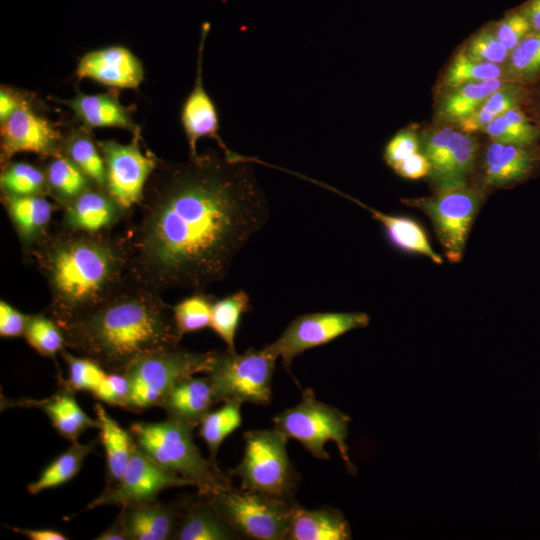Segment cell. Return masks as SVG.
Masks as SVG:
<instances>
[{"label":"cell","instance_id":"cell-1","mask_svg":"<svg viewBox=\"0 0 540 540\" xmlns=\"http://www.w3.org/2000/svg\"><path fill=\"white\" fill-rule=\"evenodd\" d=\"M139 216L121 236L128 279L154 292H195L223 280L269 207L254 162L208 150L183 162H158Z\"/></svg>","mask_w":540,"mask_h":540},{"label":"cell","instance_id":"cell-2","mask_svg":"<svg viewBox=\"0 0 540 540\" xmlns=\"http://www.w3.org/2000/svg\"><path fill=\"white\" fill-rule=\"evenodd\" d=\"M66 349L123 374L139 358L178 347L172 306L161 294L128 281L113 296L60 325Z\"/></svg>","mask_w":540,"mask_h":540},{"label":"cell","instance_id":"cell-3","mask_svg":"<svg viewBox=\"0 0 540 540\" xmlns=\"http://www.w3.org/2000/svg\"><path fill=\"white\" fill-rule=\"evenodd\" d=\"M26 260L45 278L50 301L43 312L59 326L101 304L129 281L122 238L110 231L59 227Z\"/></svg>","mask_w":540,"mask_h":540},{"label":"cell","instance_id":"cell-4","mask_svg":"<svg viewBox=\"0 0 540 540\" xmlns=\"http://www.w3.org/2000/svg\"><path fill=\"white\" fill-rule=\"evenodd\" d=\"M194 427L170 419L135 422L129 427L136 446L163 469L193 483L201 496L231 488L230 480L193 441Z\"/></svg>","mask_w":540,"mask_h":540},{"label":"cell","instance_id":"cell-5","mask_svg":"<svg viewBox=\"0 0 540 540\" xmlns=\"http://www.w3.org/2000/svg\"><path fill=\"white\" fill-rule=\"evenodd\" d=\"M215 351L191 352L178 347L143 356L123 373L128 383L126 410L140 413L161 407L164 399L182 378L207 373Z\"/></svg>","mask_w":540,"mask_h":540},{"label":"cell","instance_id":"cell-6","mask_svg":"<svg viewBox=\"0 0 540 540\" xmlns=\"http://www.w3.org/2000/svg\"><path fill=\"white\" fill-rule=\"evenodd\" d=\"M272 420L276 430L288 439L297 440L314 458L329 459L325 444L334 441L348 471L355 473L346 444L350 417L338 408L317 400L312 389L304 390L296 406L277 414Z\"/></svg>","mask_w":540,"mask_h":540},{"label":"cell","instance_id":"cell-7","mask_svg":"<svg viewBox=\"0 0 540 540\" xmlns=\"http://www.w3.org/2000/svg\"><path fill=\"white\" fill-rule=\"evenodd\" d=\"M206 497L237 535L256 540H286L299 506L293 499L271 497L244 488L231 487Z\"/></svg>","mask_w":540,"mask_h":540},{"label":"cell","instance_id":"cell-8","mask_svg":"<svg viewBox=\"0 0 540 540\" xmlns=\"http://www.w3.org/2000/svg\"><path fill=\"white\" fill-rule=\"evenodd\" d=\"M244 440L243 458L230 471L240 478L241 488L292 499L298 475L287 454L288 438L274 428L247 431Z\"/></svg>","mask_w":540,"mask_h":540},{"label":"cell","instance_id":"cell-9","mask_svg":"<svg viewBox=\"0 0 540 540\" xmlns=\"http://www.w3.org/2000/svg\"><path fill=\"white\" fill-rule=\"evenodd\" d=\"M276 358L264 349L249 348L242 354L226 349L215 351L206 375L218 402L230 399L268 405L272 399V378Z\"/></svg>","mask_w":540,"mask_h":540},{"label":"cell","instance_id":"cell-10","mask_svg":"<svg viewBox=\"0 0 540 540\" xmlns=\"http://www.w3.org/2000/svg\"><path fill=\"white\" fill-rule=\"evenodd\" d=\"M480 191L466 185L440 190L432 197L403 199L424 212L431 220L447 259H462L468 233L482 204Z\"/></svg>","mask_w":540,"mask_h":540},{"label":"cell","instance_id":"cell-11","mask_svg":"<svg viewBox=\"0 0 540 540\" xmlns=\"http://www.w3.org/2000/svg\"><path fill=\"white\" fill-rule=\"evenodd\" d=\"M363 312H317L296 317L282 334L263 349L282 360L289 371L293 359L304 351L329 343L339 336L369 324Z\"/></svg>","mask_w":540,"mask_h":540},{"label":"cell","instance_id":"cell-12","mask_svg":"<svg viewBox=\"0 0 540 540\" xmlns=\"http://www.w3.org/2000/svg\"><path fill=\"white\" fill-rule=\"evenodd\" d=\"M139 132L133 133L128 144L97 142L106 167V191L127 212L138 205L159 162L155 156L142 152Z\"/></svg>","mask_w":540,"mask_h":540},{"label":"cell","instance_id":"cell-13","mask_svg":"<svg viewBox=\"0 0 540 540\" xmlns=\"http://www.w3.org/2000/svg\"><path fill=\"white\" fill-rule=\"evenodd\" d=\"M184 486L194 485L160 467L136 446L121 479L107 486L88 504L87 509L103 505L128 506L153 502L163 490Z\"/></svg>","mask_w":540,"mask_h":540},{"label":"cell","instance_id":"cell-14","mask_svg":"<svg viewBox=\"0 0 540 540\" xmlns=\"http://www.w3.org/2000/svg\"><path fill=\"white\" fill-rule=\"evenodd\" d=\"M60 131L46 118L38 115L23 100L20 106L5 121L1 122V162H10L17 153H34L49 158L61 153Z\"/></svg>","mask_w":540,"mask_h":540},{"label":"cell","instance_id":"cell-15","mask_svg":"<svg viewBox=\"0 0 540 540\" xmlns=\"http://www.w3.org/2000/svg\"><path fill=\"white\" fill-rule=\"evenodd\" d=\"M430 162L431 174L439 190L465 185L476 155V142L467 133L445 127L425 141L424 153Z\"/></svg>","mask_w":540,"mask_h":540},{"label":"cell","instance_id":"cell-16","mask_svg":"<svg viewBox=\"0 0 540 540\" xmlns=\"http://www.w3.org/2000/svg\"><path fill=\"white\" fill-rule=\"evenodd\" d=\"M210 23L205 21L201 26L198 64L194 86L185 99L181 109V123L185 132L190 156H196L197 142L203 137L215 139L221 150L230 151L218 135L219 118L215 104L207 93L202 81V58L205 40L210 30Z\"/></svg>","mask_w":540,"mask_h":540},{"label":"cell","instance_id":"cell-17","mask_svg":"<svg viewBox=\"0 0 540 540\" xmlns=\"http://www.w3.org/2000/svg\"><path fill=\"white\" fill-rule=\"evenodd\" d=\"M79 78H90L114 88H137L144 70L139 59L127 48L110 46L85 54L77 65Z\"/></svg>","mask_w":540,"mask_h":540},{"label":"cell","instance_id":"cell-18","mask_svg":"<svg viewBox=\"0 0 540 540\" xmlns=\"http://www.w3.org/2000/svg\"><path fill=\"white\" fill-rule=\"evenodd\" d=\"M130 213L122 209L106 189L92 184L63 207L60 227L86 233L111 231Z\"/></svg>","mask_w":540,"mask_h":540},{"label":"cell","instance_id":"cell-19","mask_svg":"<svg viewBox=\"0 0 540 540\" xmlns=\"http://www.w3.org/2000/svg\"><path fill=\"white\" fill-rule=\"evenodd\" d=\"M2 203L17 234L25 259L51 232L54 211L59 207L45 195H2Z\"/></svg>","mask_w":540,"mask_h":540},{"label":"cell","instance_id":"cell-20","mask_svg":"<svg viewBox=\"0 0 540 540\" xmlns=\"http://www.w3.org/2000/svg\"><path fill=\"white\" fill-rule=\"evenodd\" d=\"M218 403L209 377L188 376L179 380L164 399L162 408L167 418L198 426Z\"/></svg>","mask_w":540,"mask_h":540},{"label":"cell","instance_id":"cell-21","mask_svg":"<svg viewBox=\"0 0 540 540\" xmlns=\"http://www.w3.org/2000/svg\"><path fill=\"white\" fill-rule=\"evenodd\" d=\"M5 406L32 407L42 410L51 421L54 429L65 439L74 442L90 428H98L97 419L91 418L79 406L75 393L64 388L49 398L35 399H2Z\"/></svg>","mask_w":540,"mask_h":540},{"label":"cell","instance_id":"cell-22","mask_svg":"<svg viewBox=\"0 0 540 540\" xmlns=\"http://www.w3.org/2000/svg\"><path fill=\"white\" fill-rule=\"evenodd\" d=\"M540 163V152L531 146H518L493 141L484 157L485 182L490 186H506L529 177Z\"/></svg>","mask_w":540,"mask_h":540},{"label":"cell","instance_id":"cell-23","mask_svg":"<svg viewBox=\"0 0 540 540\" xmlns=\"http://www.w3.org/2000/svg\"><path fill=\"white\" fill-rule=\"evenodd\" d=\"M182 505L148 502L121 506L127 540L173 539Z\"/></svg>","mask_w":540,"mask_h":540},{"label":"cell","instance_id":"cell-24","mask_svg":"<svg viewBox=\"0 0 540 540\" xmlns=\"http://www.w3.org/2000/svg\"><path fill=\"white\" fill-rule=\"evenodd\" d=\"M350 526L337 509L323 506L307 510L296 508L286 540H349Z\"/></svg>","mask_w":540,"mask_h":540},{"label":"cell","instance_id":"cell-25","mask_svg":"<svg viewBox=\"0 0 540 540\" xmlns=\"http://www.w3.org/2000/svg\"><path fill=\"white\" fill-rule=\"evenodd\" d=\"M327 188L337 192L341 196L349 198L368 210L372 217L382 224L388 240L396 248L404 252L426 256L434 263L442 264V257L432 248L424 228L416 220L407 216L383 213L338 192L328 185Z\"/></svg>","mask_w":540,"mask_h":540},{"label":"cell","instance_id":"cell-26","mask_svg":"<svg viewBox=\"0 0 540 540\" xmlns=\"http://www.w3.org/2000/svg\"><path fill=\"white\" fill-rule=\"evenodd\" d=\"M65 103L86 128L114 127L133 133L139 131L128 110L113 94L87 95L77 93L74 98Z\"/></svg>","mask_w":540,"mask_h":540},{"label":"cell","instance_id":"cell-27","mask_svg":"<svg viewBox=\"0 0 540 540\" xmlns=\"http://www.w3.org/2000/svg\"><path fill=\"white\" fill-rule=\"evenodd\" d=\"M182 505L173 539L177 540H230L236 532L219 516L206 496Z\"/></svg>","mask_w":540,"mask_h":540},{"label":"cell","instance_id":"cell-28","mask_svg":"<svg viewBox=\"0 0 540 540\" xmlns=\"http://www.w3.org/2000/svg\"><path fill=\"white\" fill-rule=\"evenodd\" d=\"M94 412L99 440L105 451L107 486H112L121 479L136 443L129 429L121 427L100 403L94 405Z\"/></svg>","mask_w":540,"mask_h":540},{"label":"cell","instance_id":"cell-29","mask_svg":"<svg viewBox=\"0 0 540 540\" xmlns=\"http://www.w3.org/2000/svg\"><path fill=\"white\" fill-rule=\"evenodd\" d=\"M44 167L49 196L63 208L93 183L62 153L47 158Z\"/></svg>","mask_w":540,"mask_h":540},{"label":"cell","instance_id":"cell-30","mask_svg":"<svg viewBox=\"0 0 540 540\" xmlns=\"http://www.w3.org/2000/svg\"><path fill=\"white\" fill-rule=\"evenodd\" d=\"M506 86L500 78L472 82L453 88L440 104V117L459 122L475 112L494 92Z\"/></svg>","mask_w":540,"mask_h":540},{"label":"cell","instance_id":"cell-31","mask_svg":"<svg viewBox=\"0 0 540 540\" xmlns=\"http://www.w3.org/2000/svg\"><path fill=\"white\" fill-rule=\"evenodd\" d=\"M61 153L96 186L106 189V167L97 143L87 130L72 131L64 138Z\"/></svg>","mask_w":540,"mask_h":540},{"label":"cell","instance_id":"cell-32","mask_svg":"<svg viewBox=\"0 0 540 540\" xmlns=\"http://www.w3.org/2000/svg\"><path fill=\"white\" fill-rule=\"evenodd\" d=\"M97 443V440L87 444H81L78 441L71 442L70 447L55 458L36 481L27 486V491L36 495L71 480L79 473L85 458L94 452Z\"/></svg>","mask_w":540,"mask_h":540},{"label":"cell","instance_id":"cell-33","mask_svg":"<svg viewBox=\"0 0 540 540\" xmlns=\"http://www.w3.org/2000/svg\"><path fill=\"white\" fill-rule=\"evenodd\" d=\"M483 131L493 141L518 146H532L540 137V129L518 106L496 117Z\"/></svg>","mask_w":540,"mask_h":540},{"label":"cell","instance_id":"cell-34","mask_svg":"<svg viewBox=\"0 0 540 540\" xmlns=\"http://www.w3.org/2000/svg\"><path fill=\"white\" fill-rule=\"evenodd\" d=\"M241 405L242 402L238 400H226L219 409L210 411L199 424V435L206 442L210 460L215 465L220 445L241 425Z\"/></svg>","mask_w":540,"mask_h":540},{"label":"cell","instance_id":"cell-35","mask_svg":"<svg viewBox=\"0 0 540 540\" xmlns=\"http://www.w3.org/2000/svg\"><path fill=\"white\" fill-rule=\"evenodd\" d=\"M2 195L49 196L44 168L27 162H8L0 175Z\"/></svg>","mask_w":540,"mask_h":540},{"label":"cell","instance_id":"cell-36","mask_svg":"<svg viewBox=\"0 0 540 540\" xmlns=\"http://www.w3.org/2000/svg\"><path fill=\"white\" fill-rule=\"evenodd\" d=\"M249 309V297L241 290L213 302L210 327L224 341L227 349L235 350V335L241 316Z\"/></svg>","mask_w":540,"mask_h":540},{"label":"cell","instance_id":"cell-37","mask_svg":"<svg viewBox=\"0 0 540 540\" xmlns=\"http://www.w3.org/2000/svg\"><path fill=\"white\" fill-rule=\"evenodd\" d=\"M523 90L519 86L506 85L490 95L471 115L458 122L462 132L470 134L482 130L496 117L518 106Z\"/></svg>","mask_w":540,"mask_h":540},{"label":"cell","instance_id":"cell-38","mask_svg":"<svg viewBox=\"0 0 540 540\" xmlns=\"http://www.w3.org/2000/svg\"><path fill=\"white\" fill-rule=\"evenodd\" d=\"M69 367V376L64 379L58 375V385L73 393L89 392L92 396L106 380L107 372L99 364L86 357L73 355L64 349L60 353Z\"/></svg>","mask_w":540,"mask_h":540},{"label":"cell","instance_id":"cell-39","mask_svg":"<svg viewBox=\"0 0 540 540\" xmlns=\"http://www.w3.org/2000/svg\"><path fill=\"white\" fill-rule=\"evenodd\" d=\"M24 338L41 356L55 363L57 354L66 349L61 327L44 312L30 315Z\"/></svg>","mask_w":540,"mask_h":540},{"label":"cell","instance_id":"cell-40","mask_svg":"<svg viewBox=\"0 0 540 540\" xmlns=\"http://www.w3.org/2000/svg\"><path fill=\"white\" fill-rule=\"evenodd\" d=\"M501 75L500 64L474 59L462 51L449 65L444 81L448 87L456 88L467 83L498 79Z\"/></svg>","mask_w":540,"mask_h":540},{"label":"cell","instance_id":"cell-41","mask_svg":"<svg viewBox=\"0 0 540 540\" xmlns=\"http://www.w3.org/2000/svg\"><path fill=\"white\" fill-rule=\"evenodd\" d=\"M215 298L195 292L172 306L176 327L183 335L210 327L212 305Z\"/></svg>","mask_w":540,"mask_h":540},{"label":"cell","instance_id":"cell-42","mask_svg":"<svg viewBox=\"0 0 540 540\" xmlns=\"http://www.w3.org/2000/svg\"><path fill=\"white\" fill-rule=\"evenodd\" d=\"M511 72L522 79H529L540 72V32H530L510 52Z\"/></svg>","mask_w":540,"mask_h":540},{"label":"cell","instance_id":"cell-43","mask_svg":"<svg viewBox=\"0 0 540 540\" xmlns=\"http://www.w3.org/2000/svg\"><path fill=\"white\" fill-rule=\"evenodd\" d=\"M465 52L472 58L501 64L510 56L508 50L490 31H482L471 39Z\"/></svg>","mask_w":540,"mask_h":540},{"label":"cell","instance_id":"cell-44","mask_svg":"<svg viewBox=\"0 0 540 540\" xmlns=\"http://www.w3.org/2000/svg\"><path fill=\"white\" fill-rule=\"evenodd\" d=\"M532 31L530 22L522 12L512 13L496 26L497 39L510 51Z\"/></svg>","mask_w":540,"mask_h":540},{"label":"cell","instance_id":"cell-45","mask_svg":"<svg viewBox=\"0 0 540 540\" xmlns=\"http://www.w3.org/2000/svg\"><path fill=\"white\" fill-rule=\"evenodd\" d=\"M419 140L415 132L402 130L393 136L387 143L383 159L393 168L397 163L418 152Z\"/></svg>","mask_w":540,"mask_h":540},{"label":"cell","instance_id":"cell-46","mask_svg":"<svg viewBox=\"0 0 540 540\" xmlns=\"http://www.w3.org/2000/svg\"><path fill=\"white\" fill-rule=\"evenodd\" d=\"M30 315L23 314L4 300L0 302V336L24 337Z\"/></svg>","mask_w":540,"mask_h":540},{"label":"cell","instance_id":"cell-47","mask_svg":"<svg viewBox=\"0 0 540 540\" xmlns=\"http://www.w3.org/2000/svg\"><path fill=\"white\" fill-rule=\"evenodd\" d=\"M398 175L407 179H419L431 171L429 160L424 154L416 152L392 168Z\"/></svg>","mask_w":540,"mask_h":540},{"label":"cell","instance_id":"cell-48","mask_svg":"<svg viewBox=\"0 0 540 540\" xmlns=\"http://www.w3.org/2000/svg\"><path fill=\"white\" fill-rule=\"evenodd\" d=\"M13 532L26 536L31 540H67V536L62 532L51 529V528H42V529H29V528H19V527H8Z\"/></svg>","mask_w":540,"mask_h":540},{"label":"cell","instance_id":"cell-49","mask_svg":"<svg viewBox=\"0 0 540 540\" xmlns=\"http://www.w3.org/2000/svg\"><path fill=\"white\" fill-rule=\"evenodd\" d=\"M23 100L20 97L4 87L0 90V121L3 122L9 118L13 112L20 106Z\"/></svg>","mask_w":540,"mask_h":540},{"label":"cell","instance_id":"cell-50","mask_svg":"<svg viewBox=\"0 0 540 540\" xmlns=\"http://www.w3.org/2000/svg\"><path fill=\"white\" fill-rule=\"evenodd\" d=\"M96 540H127L123 517L121 513L118 514L114 522L104 530Z\"/></svg>","mask_w":540,"mask_h":540},{"label":"cell","instance_id":"cell-51","mask_svg":"<svg viewBox=\"0 0 540 540\" xmlns=\"http://www.w3.org/2000/svg\"><path fill=\"white\" fill-rule=\"evenodd\" d=\"M521 12L530 22L532 31L540 32V0H530Z\"/></svg>","mask_w":540,"mask_h":540}]
</instances>
